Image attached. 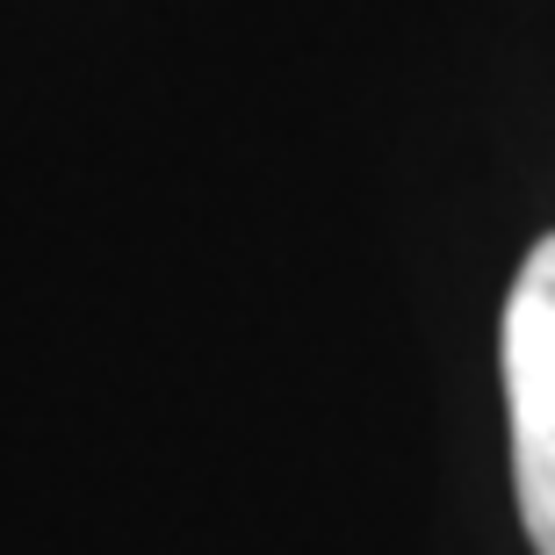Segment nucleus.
<instances>
[{"mask_svg": "<svg viewBox=\"0 0 555 555\" xmlns=\"http://www.w3.org/2000/svg\"><path fill=\"white\" fill-rule=\"evenodd\" d=\"M498 369H505V418H513L519 519L534 555H555V231L513 274Z\"/></svg>", "mask_w": 555, "mask_h": 555, "instance_id": "f257e3e1", "label": "nucleus"}]
</instances>
